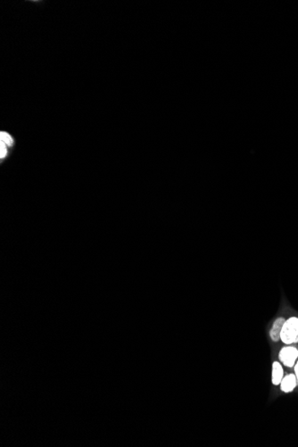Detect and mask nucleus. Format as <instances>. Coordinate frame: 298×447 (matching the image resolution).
I'll list each match as a JSON object with an SVG mask.
<instances>
[{
    "label": "nucleus",
    "instance_id": "f257e3e1",
    "mask_svg": "<svg viewBox=\"0 0 298 447\" xmlns=\"http://www.w3.org/2000/svg\"><path fill=\"white\" fill-rule=\"evenodd\" d=\"M280 340L285 345L298 343V317H290L286 320L282 328Z\"/></svg>",
    "mask_w": 298,
    "mask_h": 447
},
{
    "label": "nucleus",
    "instance_id": "f03ea898",
    "mask_svg": "<svg viewBox=\"0 0 298 447\" xmlns=\"http://www.w3.org/2000/svg\"><path fill=\"white\" fill-rule=\"evenodd\" d=\"M298 358V349L294 346H285L278 354V359L282 364L287 368H293Z\"/></svg>",
    "mask_w": 298,
    "mask_h": 447
},
{
    "label": "nucleus",
    "instance_id": "7ed1b4c3",
    "mask_svg": "<svg viewBox=\"0 0 298 447\" xmlns=\"http://www.w3.org/2000/svg\"><path fill=\"white\" fill-rule=\"evenodd\" d=\"M297 386V378L295 374L290 373L285 376L280 383V389L284 393H290Z\"/></svg>",
    "mask_w": 298,
    "mask_h": 447
},
{
    "label": "nucleus",
    "instance_id": "20e7f679",
    "mask_svg": "<svg viewBox=\"0 0 298 447\" xmlns=\"http://www.w3.org/2000/svg\"><path fill=\"white\" fill-rule=\"evenodd\" d=\"M285 321L286 320L283 317L278 318L274 321L273 325L269 330V337L272 341L278 342L280 340V334Z\"/></svg>",
    "mask_w": 298,
    "mask_h": 447
},
{
    "label": "nucleus",
    "instance_id": "39448f33",
    "mask_svg": "<svg viewBox=\"0 0 298 447\" xmlns=\"http://www.w3.org/2000/svg\"><path fill=\"white\" fill-rule=\"evenodd\" d=\"M284 378V370L280 362H274L272 363V374H271V382L274 386L280 385L282 379Z\"/></svg>",
    "mask_w": 298,
    "mask_h": 447
},
{
    "label": "nucleus",
    "instance_id": "423d86ee",
    "mask_svg": "<svg viewBox=\"0 0 298 447\" xmlns=\"http://www.w3.org/2000/svg\"><path fill=\"white\" fill-rule=\"evenodd\" d=\"M0 137H1V142L5 143L7 146H12L14 141H13L12 137L9 133L2 131Z\"/></svg>",
    "mask_w": 298,
    "mask_h": 447
},
{
    "label": "nucleus",
    "instance_id": "0eeeda50",
    "mask_svg": "<svg viewBox=\"0 0 298 447\" xmlns=\"http://www.w3.org/2000/svg\"><path fill=\"white\" fill-rule=\"evenodd\" d=\"M0 153H1V159L4 158L5 156L8 154V149H7V145L5 143H0Z\"/></svg>",
    "mask_w": 298,
    "mask_h": 447
},
{
    "label": "nucleus",
    "instance_id": "6e6552de",
    "mask_svg": "<svg viewBox=\"0 0 298 447\" xmlns=\"http://www.w3.org/2000/svg\"><path fill=\"white\" fill-rule=\"evenodd\" d=\"M294 374L296 376V378H297V385H298V361L295 362V364L294 366Z\"/></svg>",
    "mask_w": 298,
    "mask_h": 447
}]
</instances>
